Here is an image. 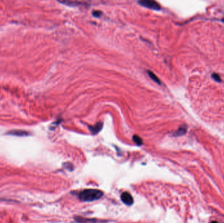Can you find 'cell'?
Masks as SVG:
<instances>
[{
  "label": "cell",
  "mask_w": 224,
  "mask_h": 223,
  "mask_svg": "<svg viewBox=\"0 0 224 223\" xmlns=\"http://www.w3.org/2000/svg\"><path fill=\"white\" fill-rule=\"evenodd\" d=\"M103 196L102 191L97 189H86L79 194V198L83 202H92L100 199Z\"/></svg>",
  "instance_id": "6da1fadb"
},
{
  "label": "cell",
  "mask_w": 224,
  "mask_h": 223,
  "mask_svg": "<svg viewBox=\"0 0 224 223\" xmlns=\"http://www.w3.org/2000/svg\"><path fill=\"white\" fill-rule=\"evenodd\" d=\"M138 4L142 5V6L147 7L148 9H151L157 11L161 9V6H160V5L158 3L152 1V0H142V1H138Z\"/></svg>",
  "instance_id": "7a4b0ae2"
},
{
  "label": "cell",
  "mask_w": 224,
  "mask_h": 223,
  "mask_svg": "<svg viewBox=\"0 0 224 223\" xmlns=\"http://www.w3.org/2000/svg\"><path fill=\"white\" fill-rule=\"evenodd\" d=\"M121 200L123 201L124 204H125L127 205H131L133 204V198L129 192H123L121 195Z\"/></svg>",
  "instance_id": "3957f363"
},
{
  "label": "cell",
  "mask_w": 224,
  "mask_h": 223,
  "mask_svg": "<svg viewBox=\"0 0 224 223\" xmlns=\"http://www.w3.org/2000/svg\"><path fill=\"white\" fill-rule=\"evenodd\" d=\"M102 126H103L102 123H100H100H98L94 126H90L89 129L93 134H98V133L100 131L102 128Z\"/></svg>",
  "instance_id": "277c9868"
},
{
  "label": "cell",
  "mask_w": 224,
  "mask_h": 223,
  "mask_svg": "<svg viewBox=\"0 0 224 223\" xmlns=\"http://www.w3.org/2000/svg\"><path fill=\"white\" fill-rule=\"evenodd\" d=\"M60 3H62V4H66L67 5H69V6H79V5H82V3H80L78 1H60Z\"/></svg>",
  "instance_id": "5b68a950"
},
{
  "label": "cell",
  "mask_w": 224,
  "mask_h": 223,
  "mask_svg": "<svg viewBox=\"0 0 224 223\" xmlns=\"http://www.w3.org/2000/svg\"><path fill=\"white\" fill-rule=\"evenodd\" d=\"M147 73H148V75H149V76L151 77V79H152L153 81H155V83H158L159 85H161V81H160L159 79L153 73V72L150 71H147Z\"/></svg>",
  "instance_id": "8992f818"
},
{
  "label": "cell",
  "mask_w": 224,
  "mask_h": 223,
  "mask_svg": "<svg viewBox=\"0 0 224 223\" xmlns=\"http://www.w3.org/2000/svg\"><path fill=\"white\" fill-rule=\"evenodd\" d=\"M186 132V128H185V127H181V128H180L178 130H177L175 135H184V134H185Z\"/></svg>",
  "instance_id": "52a82bcc"
},
{
  "label": "cell",
  "mask_w": 224,
  "mask_h": 223,
  "mask_svg": "<svg viewBox=\"0 0 224 223\" xmlns=\"http://www.w3.org/2000/svg\"><path fill=\"white\" fill-rule=\"evenodd\" d=\"M133 140L136 144L138 145H141L142 143H143V142H142V139L138 135H134L133 136Z\"/></svg>",
  "instance_id": "ba28073f"
},
{
  "label": "cell",
  "mask_w": 224,
  "mask_h": 223,
  "mask_svg": "<svg viewBox=\"0 0 224 223\" xmlns=\"http://www.w3.org/2000/svg\"><path fill=\"white\" fill-rule=\"evenodd\" d=\"M10 134H13V135H27V133L24 132V131H14L13 132H11Z\"/></svg>",
  "instance_id": "9c48e42d"
},
{
  "label": "cell",
  "mask_w": 224,
  "mask_h": 223,
  "mask_svg": "<svg viewBox=\"0 0 224 223\" xmlns=\"http://www.w3.org/2000/svg\"><path fill=\"white\" fill-rule=\"evenodd\" d=\"M212 77L213 78V79L215 81H217V82H220V81H221V77H220V75H218V74H217V73H213V74H212Z\"/></svg>",
  "instance_id": "30bf717a"
},
{
  "label": "cell",
  "mask_w": 224,
  "mask_h": 223,
  "mask_svg": "<svg viewBox=\"0 0 224 223\" xmlns=\"http://www.w3.org/2000/svg\"><path fill=\"white\" fill-rule=\"evenodd\" d=\"M92 14H93V16H94L96 17H99V16H101L102 12H100V11H93Z\"/></svg>",
  "instance_id": "8fae6325"
},
{
  "label": "cell",
  "mask_w": 224,
  "mask_h": 223,
  "mask_svg": "<svg viewBox=\"0 0 224 223\" xmlns=\"http://www.w3.org/2000/svg\"><path fill=\"white\" fill-rule=\"evenodd\" d=\"M211 223H219V222H218L216 221H212Z\"/></svg>",
  "instance_id": "7c38bea8"
},
{
  "label": "cell",
  "mask_w": 224,
  "mask_h": 223,
  "mask_svg": "<svg viewBox=\"0 0 224 223\" xmlns=\"http://www.w3.org/2000/svg\"><path fill=\"white\" fill-rule=\"evenodd\" d=\"M222 22L224 23V19H223L222 20Z\"/></svg>",
  "instance_id": "4fadbf2b"
}]
</instances>
